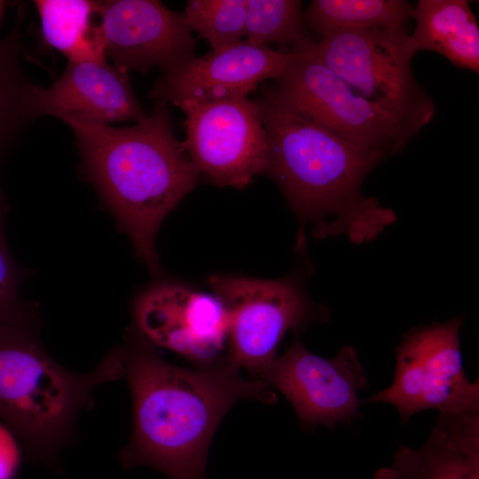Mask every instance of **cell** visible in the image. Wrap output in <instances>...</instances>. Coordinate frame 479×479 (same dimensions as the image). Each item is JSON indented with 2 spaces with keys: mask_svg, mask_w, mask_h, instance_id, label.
<instances>
[{
  "mask_svg": "<svg viewBox=\"0 0 479 479\" xmlns=\"http://www.w3.org/2000/svg\"><path fill=\"white\" fill-rule=\"evenodd\" d=\"M4 3L0 2V18L2 16L3 11H4Z\"/></svg>",
  "mask_w": 479,
  "mask_h": 479,
  "instance_id": "cell-24",
  "label": "cell"
},
{
  "mask_svg": "<svg viewBox=\"0 0 479 479\" xmlns=\"http://www.w3.org/2000/svg\"><path fill=\"white\" fill-rule=\"evenodd\" d=\"M138 333L150 343L208 366L227 357V311L216 295L163 282L144 291L134 305Z\"/></svg>",
  "mask_w": 479,
  "mask_h": 479,
  "instance_id": "cell-12",
  "label": "cell"
},
{
  "mask_svg": "<svg viewBox=\"0 0 479 479\" xmlns=\"http://www.w3.org/2000/svg\"><path fill=\"white\" fill-rule=\"evenodd\" d=\"M292 404L301 425L334 428L358 415L357 392L366 376L355 349L344 346L331 359L308 350L294 337L289 349L277 357L261 377Z\"/></svg>",
  "mask_w": 479,
  "mask_h": 479,
  "instance_id": "cell-10",
  "label": "cell"
},
{
  "mask_svg": "<svg viewBox=\"0 0 479 479\" xmlns=\"http://www.w3.org/2000/svg\"><path fill=\"white\" fill-rule=\"evenodd\" d=\"M20 461L12 433L0 425V479H12Z\"/></svg>",
  "mask_w": 479,
  "mask_h": 479,
  "instance_id": "cell-23",
  "label": "cell"
},
{
  "mask_svg": "<svg viewBox=\"0 0 479 479\" xmlns=\"http://www.w3.org/2000/svg\"><path fill=\"white\" fill-rule=\"evenodd\" d=\"M184 147L199 174L220 186L241 189L264 174L267 136L255 100L232 98L184 99Z\"/></svg>",
  "mask_w": 479,
  "mask_h": 479,
  "instance_id": "cell-9",
  "label": "cell"
},
{
  "mask_svg": "<svg viewBox=\"0 0 479 479\" xmlns=\"http://www.w3.org/2000/svg\"><path fill=\"white\" fill-rule=\"evenodd\" d=\"M208 283L228 314L227 358L252 378L261 379L287 331L327 318L326 310L312 303L293 276H211Z\"/></svg>",
  "mask_w": 479,
  "mask_h": 479,
  "instance_id": "cell-7",
  "label": "cell"
},
{
  "mask_svg": "<svg viewBox=\"0 0 479 479\" xmlns=\"http://www.w3.org/2000/svg\"><path fill=\"white\" fill-rule=\"evenodd\" d=\"M293 58L292 50L275 51L241 40L163 73L151 97L167 105L247 98L262 82L279 77Z\"/></svg>",
  "mask_w": 479,
  "mask_h": 479,
  "instance_id": "cell-13",
  "label": "cell"
},
{
  "mask_svg": "<svg viewBox=\"0 0 479 479\" xmlns=\"http://www.w3.org/2000/svg\"><path fill=\"white\" fill-rule=\"evenodd\" d=\"M267 136L264 174L279 186L301 226L317 239L375 240L397 221L395 212L362 194L367 175L386 157L355 145L292 112L264 88L255 99Z\"/></svg>",
  "mask_w": 479,
  "mask_h": 479,
  "instance_id": "cell-2",
  "label": "cell"
},
{
  "mask_svg": "<svg viewBox=\"0 0 479 479\" xmlns=\"http://www.w3.org/2000/svg\"><path fill=\"white\" fill-rule=\"evenodd\" d=\"M302 14L298 0H247L246 40L263 45L299 44L308 40Z\"/></svg>",
  "mask_w": 479,
  "mask_h": 479,
  "instance_id": "cell-20",
  "label": "cell"
},
{
  "mask_svg": "<svg viewBox=\"0 0 479 479\" xmlns=\"http://www.w3.org/2000/svg\"><path fill=\"white\" fill-rule=\"evenodd\" d=\"M60 120L75 137L83 176L128 235L137 256L158 275V230L194 188L200 175L174 133L168 105L156 102L150 114L126 127L72 116Z\"/></svg>",
  "mask_w": 479,
  "mask_h": 479,
  "instance_id": "cell-3",
  "label": "cell"
},
{
  "mask_svg": "<svg viewBox=\"0 0 479 479\" xmlns=\"http://www.w3.org/2000/svg\"><path fill=\"white\" fill-rule=\"evenodd\" d=\"M28 106L32 119L72 116L110 124L138 122L146 115L128 73L98 60H68L62 75L50 87L32 83Z\"/></svg>",
  "mask_w": 479,
  "mask_h": 479,
  "instance_id": "cell-14",
  "label": "cell"
},
{
  "mask_svg": "<svg viewBox=\"0 0 479 479\" xmlns=\"http://www.w3.org/2000/svg\"><path fill=\"white\" fill-rule=\"evenodd\" d=\"M133 406L132 433L120 452L125 468L148 466L170 479H208V452L230 408L244 399L272 404L262 379L228 359L189 369L171 365L138 333L121 347Z\"/></svg>",
  "mask_w": 479,
  "mask_h": 479,
  "instance_id": "cell-1",
  "label": "cell"
},
{
  "mask_svg": "<svg viewBox=\"0 0 479 479\" xmlns=\"http://www.w3.org/2000/svg\"><path fill=\"white\" fill-rule=\"evenodd\" d=\"M411 37L416 51H429L454 66L479 72V27L466 0H420L413 6Z\"/></svg>",
  "mask_w": 479,
  "mask_h": 479,
  "instance_id": "cell-16",
  "label": "cell"
},
{
  "mask_svg": "<svg viewBox=\"0 0 479 479\" xmlns=\"http://www.w3.org/2000/svg\"><path fill=\"white\" fill-rule=\"evenodd\" d=\"M310 40L292 47L294 58L266 89L292 112L341 138L385 157L416 136L399 119L357 93L311 51Z\"/></svg>",
  "mask_w": 479,
  "mask_h": 479,
  "instance_id": "cell-5",
  "label": "cell"
},
{
  "mask_svg": "<svg viewBox=\"0 0 479 479\" xmlns=\"http://www.w3.org/2000/svg\"><path fill=\"white\" fill-rule=\"evenodd\" d=\"M247 8V0H188L183 15L192 32L218 49L245 36Z\"/></svg>",
  "mask_w": 479,
  "mask_h": 479,
  "instance_id": "cell-21",
  "label": "cell"
},
{
  "mask_svg": "<svg viewBox=\"0 0 479 479\" xmlns=\"http://www.w3.org/2000/svg\"><path fill=\"white\" fill-rule=\"evenodd\" d=\"M125 375L121 347L88 373L55 362L38 337V312L0 321V418L33 460L52 462L74 438L92 390Z\"/></svg>",
  "mask_w": 479,
  "mask_h": 479,
  "instance_id": "cell-4",
  "label": "cell"
},
{
  "mask_svg": "<svg viewBox=\"0 0 479 479\" xmlns=\"http://www.w3.org/2000/svg\"><path fill=\"white\" fill-rule=\"evenodd\" d=\"M8 210L6 198L0 187V321L19 318L37 311L20 294L24 273L7 243L4 223Z\"/></svg>",
  "mask_w": 479,
  "mask_h": 479,
  "instance_id": "cell-22",
  "label": "cell"
},
{
  "mask_svg": "<svg viewBox=\"0 0 479 479\" xmlns=\"http://www.w3.org/2000/svg\"><path fill=\"white\" fill-rule=\"evenodd\" d=\"M374 479H479V412L440 413L419 449L401 445Z\"/></svg>",
  "mask_w": 479,
  "mask_h": 479,
  "instance_id": "cell-15",
  "label": "cell"
},
{
  "mask_svg": "<svg viewBox=\"0 0 479 479\" xmlns=\"http://www.w3.org/2000/svg\"><path fill=\"white\" fill-rule=\"evenodd\" d=\"M462 317L414 327L396 349L394 381L367 399L394 405L405 423L412 415L479 410V384L466 376L459 347Z\"/></svg>",
  "mask_w": 479,
  "mask_h": 479,
  "instance_id": "cell-8",
  "label": "cell"
},
{
  "mask_svg": "<svg viewBox=\"0 0 479 479\" xmlns=\"http://www.w3.org/2000/svg\"><path fill=\"white\" fill-rule=\"evenodd\" d=\"M309 44L357 93L396 116L415 135L433 119V100L412 75L417 51L407 30L340 31Z\"/></svg>",
  "mask_w": 479,
  "mask_h": 479,
  "instance_id": "cell-6",
  "label": "cell"
},
{
  "mask_svg": "<svg viewBox=\"0 0 479 479\" xmlns=\"http://www.w3.org/2000/svg\"><path fill=\"white\" fill-rule=\"evenodd\" d=\"M96 4L85 0L35 1L45 43L68 60L106 61L91 21Z\"/></svg>",
  "mask_w": 479,
  "mask_h": 479,
  "instance_id": "cell-18",
  "label": "cell"
},
{
  "mask_svg": "<svg viewBox=\"0 0 479 479\" xmlns=\"http://www.w3.org/2000/svg\"><path fill=\"white\" fill-rule=\"evenodd\" d=\"M21 20L20 13L11 33L0 38V164L32 120L28 106L32 82L21 67Z\"/></svg>",
  "mask_w": 479,
  "mask_h": 479,
  "instance_id": "cell-19",
  "label": "cell"
},
{
  "mask_svg": "<svg viewBox=\"0 0 479 479\" xmlns=\"http://www.w3.org/2000/svg\"><path fill=\"white\" fill-rule=\"evenodd\" d=\"M412 10L404 0H313L302 15L320 40L340 31L407 30Z\"/></svg>",
  "mask_w": 479,
  "mask_h": 479,
  "instance_id": "cell-17",
  "label": "cell"
},
{
  "mask_svg": "<svg viewBox=\"0 0 479 479\" xmlns=\"http://www.w3.org/2000/svg\"><path fill=\"white\" fill-rule=\"evenodd\" d=\"M96 33L103 52L123 72L171 71L195 56L192 31L183 12L155 0L97 2Z\"/></svg>",
  "mask_w": 479,
  "mask_h": 479,
  "instance_id": "cell-11",
  "label": "cell"
}]
</instances>
